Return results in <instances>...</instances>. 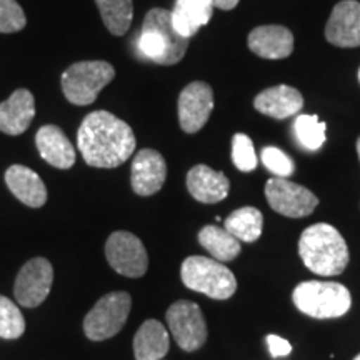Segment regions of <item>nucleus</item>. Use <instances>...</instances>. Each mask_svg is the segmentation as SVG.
<instances>
[{"instance_id": "27", "label": "nucleus", "mask_w": 360, "mask_h": 360, "mask_svg": "<svg viewBox=\"0 0 360 360\" xmlns=\"http://www.w3.org/2000/svg\"><path fill=\"white\" fill-rule=\"evenodd\" d=\"M25 332V321L20 309L7 297L0 295V337L19 339Z\"/></svg>"}, {"instance_id": "17", "label": "nucleus", "mask_w": 360, "mask_h": 360, "mask_svg": "<svg viewBox=\"0 0 360 360\" xmlns=\"http://www.w3.org/2000/svg\"><path fill=\"white\" fill-rule=\"evenodd\" d=\"M39 154L56 169H70L75 164V148L64 130L57 125H44L35 135Z\"/></svg>"}, {"instance_id": "15", "label": "nucleus", "mask_w": 360, "mask_h": 360, "mask_svg": "<svg viewBox=\"0 0 360 360\" xmlns=\"http://www.w3.org/2000/svg\"><path fill=\"white\" fill-rule=\"evenodd\" d=\"M249 49L269 60L285 58L294 52V35L283 25H260L249 34Z\"/></svg>"}, {"instance_id": "32", "label": "nucleus", "mask_w": 360, "mask_h": 360, "mask_svg": "<svg viewBox=\"0 0 360 360\" xmlns=\"http://www.w3.org/2000/svg\"><path fill=\"white\" fill-rule=\"evenodd\" d=\"M214 7L220 8V11H232L237 6L238 0H210Z\"/></svg>"}, {"instance_id": "12", "label": "nucleus", "mask_w": 360, "mask_h": 360, "mask_svg": "<svg viewBox=\"0 0 360 360\" xmlns=\"http://www.w3.org/2000/svg\"><path fill=\"white\" fill-rule=\"evenodd\" d=\"M214 110V90L205 82H192L180 92L179 122L184 132L195 134Z\"/></svg>"}, {"instance_id": "35", "label": "nucleus", "mask_w": 360, "mask_h": 360, "mask_svg": "<svg viewBox=\"0 0 360 360\" xmlns=\"http://www.w3.org/2000/svg\"><path fill=\"white\" fill-rule=\"evenodd\" d=\"M359 80H360V70H359Z\"/></svg>"}, {"instance_id": "18", "label": "nucleus", "mask_w": 360, "mask_h": 360, "mask_svg": "<svg viewBox=\"0 0 360 360\" xmlns=\"http://www.w3.org/2000/svg\"><path fill=\"white\" fill-rule=\"evenodd\" d=\"M254 107L260 114L282 120L299 114L304 107V97L299 90L289 85H276L260 92L255 97Z\"/></svg>"}, {"instance_id": "25", "label": "nucleus", "mask_w": 360, "mask_h": 360, "mask_svg": "<svg viewBox=\"0 0 360 360\" xmlns=\"http://www.w3.org/2000/svg\"><path fill=\"white\" fill-rule=\"evenodd\" d=\"M98 12L110 34L125 35L129 32L134 19V2L132 0H96Z\"/></svg>"}, {"instance_id": "28", "label": "nucleus", "mask_w": 360, "mask_h": 360, "mask_svg": "<svg viewBox=\"0 0 360 360\" xmlns=\"http://www.w3.org/2000/svg\"><path fill=\"white\" fill-rule=\"evenodd\" d=\"M232 160L233 165L242 172H252L257 167V154L250 137L245 134H236L232 139Z\"/></svg>"}, {"instance_id": "20", "label": "nucleus", "mask_w": 360, "mask_h": 360, "mask_svg": "<svg viewBox=\"0 0 360 360\" xmlns=\"http://www.w3.org/2000/svg\"><path fill=\"white\" fill-rule=\"evenodd\" d=\"M6 184L13 195L27 207L39 209L47 202V188H45L44 180L25 165L8 167L6 172Z\"/></svg>"}, {"instance_id": "2", "label": "nucleus", "mask_w": 360, "mask_h": 360, "mask_svg": "<svg viewBox=\"0 0 360 360\" xmlns=\"http://www.w3.org/2000/svg\"><path fill=\"white\" fill-rule=\"evenodd\" d=\"M299 255L310 272L322 277L340 276L349 264V247L335 227L314 224L299 240Z\"/></svg>"}, {"instance_id": "7", "label": "nucleus", "mask_w": 360, "mask_h": 360, "mask_svg": "<svg viewBox=\"0 0 360 360\" xmlns=\"http://www.w3.org/2000/svg\"><path fill=\"white\" fill-rule=\"evenodd\" d=\"M132 299L127 292L103 295L84 319V332L90 340H107L119 334L127 322Z\"/></svg>"}, {"instance_id": "6", "label": "nucleus", "mask_w": 360, "mask_h": 360, "mask_svg": "<svg viewBox=\"0 0 360 360\" xmlns=\"http://www.w3.org/2000/svg\"><path fill=\"white\" fill-rule=\"evenodd\" d=\"M114 77L115 70L109 62H77L62 74V90L67 101L74 105H90L96 102L101 90L109 85Z\"/></svg>"}, {"instance_id": "23", "label": "nucleus", "mask_w": 360, "mask_h": 360, "mask_svg": "<svg viewBox=\"0 0 360 360\" xmlns=\"http://www.w3.org/2000/svg\"><path fill=\"white\" fill-rule=\"evenodd\" d=\"M199 242L219 262H231L242 250L240 240L217 225H205L199 232Z\"/></svg>"}, {"instance_id": "4", "label": "nucleus", "mask_w": 360, "mask_h": 360, "mask_svg": "<svg viewBox=\"0 0 360 360\" xmlns=\"http://www.w3.org/2000/svg\"><path fill=\"white\" fill-rule=\"evenodd\" d=\"M295 307L314 319H337L349 312L352 299L347 287L337 282L307 281L292 294Z\"/></svg>"}, {"instance_id": "10", "label": "nucleus", "mask_w": 360, "mask_h": 360, "mask_svg": "<svg viewBox=\"0 0 360 360\" xmlns=\"http://www.w3.org/2000/svg\"><path fill=\"white\" fill-rule=\"evenodd\" d=\"M265 197H267L269 205L276 212L285 217L302 219L314 212L319 204V199L309 188L299 184L289 182L287 179L274 177L265 184Z\"/></svg>"}, {"instance_id": "8", "label": "nucleus", "mask_w": 360, "mask_h": 360, "mask_svg": "<svg viewBox=\"0 0 360 360\" xmlns=\"http://www.w3.org/2000/svg\"><path fill=\"white\" fill-rule=\"evenodd\" d=\"M165 321L179 347L186 352L200 349L207 340V323L199 305L191 300H179L165 314Z\"/></svg>"}, {"instance_id": "22", "label": "nucleus", "mask_w": 360, "mask_h": 360, "mask_svg": "<svg viewBox=\"0 0 360 360\" xmlns=\"http://www.w3.org/2000/svg\"><path fill=\"white\" fill-rule=\"evenodd\" d=\"M214 6L210 0H175L172 15L174 29L182 37L191 39L199 32L202 25L210 20Z\"/></svg>"}, {"instance_id": "16", "label": "nucleus", "mask_w": 360, "mask_h": 360, "mask_svg": "<svg viewBox=\"0 0 360 360\" xmlns=\"http://www.w3.org/2000/svg\"><path fill=\"white\" fill-rule=\"evenodd\" d=\"M35 117V98L27 89H19L0 103V132L20 135L30 127Z\"/></svg>"}, {"instance_id": "14", "label": "nucleus", "mask_w": 360, "mask_h": 360, "mask_svg": "<svg viewBox=\"0 0 360 360\" xmlns=\"http://www.w3.org/2000/svg\"><path fill=\"white\" fill-rule=\"evenodd\" d=\"M326 39L335 47H360V2L342 0L330 13Z\"/></svg>"}, {"instance_id": "21", "label": "nucleus", "mask_w": 360, "mask_h": 360, "mask_svg": "<svg viewBox=\"0 0 360 360\" xmlns=\"http://www.w3.org/2000/svg\"><path fill=\"white\" fill-rule=\"evenodd\" d=\"M170 339L167 328L155 319H148L134 337V355L137 360H162L167 355Z\"/></svg>"}, {"instance_id": "26", "label": "nucleus", "mask_w": 360, "mask_h": 360, "mask_svg": "<svg viewBox=\"0 0 360 360\" xmlns=\"http://www.w3.org/2000/svg\"><path fill=\"white\" fill-rule=\"evenodd\" d=\"M326 122L317 115H299L294 122V134L305 150H319L326 142Z\"/></svg>"}, {"instance_id": "9", "label": "nucleus", "mask_w": 360, "mask_h": 360, "mask_svg": "<svg viewBox=\"0 0 360 360\" xmlns=\"http://www.w3.org/2000/svg\"><path fill=\"white\" fill-rule=\"evenodd\" d=\"M105 257L117 274L125 277H142L147 272L148 257L142 240L134 233L119 231L107 238Z\"/></svg>"}, {"instance_id": "19", "label": "nucleus", "mask_w": 360, "mask_h": 360, "mask_svg": "<svg viewBox=\"0 0 360 360\" xmlns=\"http://www.w3.org/2000/svg\"><path fill=\"white\" fill-rule=\"evenodd\" d=\"M187 188L193 199L202 204H217L229 195L231 182L222 172L207 165H195L187 174Z\"/></svg>"}, {"instance_id": "11", "label": "nucleus", "mask_w": 360, "mask_h": 360, "mask_svg": "<svg viewBox=\"0 0 360 360\" xmlns=\"http://www.w3.org/2000/svg\"><path fill=\"white\" fill-rule=\"evenodd\" d=\"M53 269L52 264L44 257H35L29 260L15 278V294L17 302L22 307L34 309L47 299L49 292L52 289Z\"/></svg>"}, {"instance_id": "3", "label": "nucleus", "mask_w": 360, "mask_h": 360, "mask_svg": "<svg viewBox=\"0 0 360 360\" xmlns=\"http://www.w3.org/2000/svg\"><path fill=\"white\" fill-rule=\"evenodd\" d=\"M187 37L174 29L172 15L165 8H150L143 19L137 49L143 57L160 65H174L182 60L188 47Z\"/></svg>"}, {"instance_id": "13", "label": "nucleus", "mask_w": 360, "mask_h": 360, "mask_svg": "<svg viewBox=\"0 0 360 360\" xmlns=\"http://www.w3.org/2000/svg\"><path fill=\"white\" fill-rule=\"evenodd\" d=\"M167 179V164L154 148H142L134 157L130 169V184L137 195H154L164 187Z\"/></svg>"}, {"instance_id": "5", "label": "nucleus", "mask_w": 360, "mask_h": 360, "mask_svg": "<svg viewBox=\"0 0 360 360\" xmlns=\"http://www.w3.org/2000/svg\"><path fill=\"white\" fill-rule=\"evenodd\" d=\"M184 285L217 300L231 299L236 294L237 281L231 269L215 259L193 255L184 260L180 269Z\"/></svg>"}, {"instance_id": "30", "label": "nucleus", "mask_w": 360, "mask_h": 360, "mask_svg": "<svg viewBox=\"0 0 360 360\" xmlns=\"http://www.w3.org/2000/svg\"><path fill=\"white\" fill-rule=\"evenodd\" d=\"M262 162L276 177L287 179L295 170V165L290 157L277 147H265L262 150Z\"/></svg>"}, {"instance_id": "24", "label": "nucleus", "mask_w": 360, "mask_h": 360, "mask_svg": "<svg viewBox=\"0 0 360 360\" xmlns=\"http://www.w3.org/2000/svg\"><path fill=\"white\" fill-rule=\"evenodd\" d=\"M264 217L262 212L255 207H242L225 219L224 229L231 232L237 240L255 242L262 233Z\"/></svg>"}, {"instance_id": "1", "label": "nucleus", "mask_w": 360, "mask_h": 360, "mask_svg": "<svg viewBox=\"0 0 360 360\" xmlns=\"http://www.w3.org/2000/svg\"><path fill=\"white\" fill-rule=\"evenodd\" d=\"M77 146L85 164L97 169H114L125 164L135 150V135L129 124L107 110H97L84 119L77 132Z\"/></svg>"}, {"instance_id": "29", "label": "nucleus", "mask_w": 360, "mask_h": 360, "mask_svg": "<svg viewBox=\"0 0 360 360\" xmlns=\"http://www.w3.org/2000/svg\"><path fill=\"white\" fill-rule=\"evenodd\" d=\"M27 25L25 12L15 0H0V34L19 32Z\"/></svg>"}, {"instance_id": "33", "label": "nucleus", "mask_w": 360, "mask_h": 360, "mask_svg": "<svg viewBox=\"0 0 360 360\" xmlns=\"http://www.w3.org/2000/svg\"><path fill=\"white\" fill-rule=\"evenodd\" d=\"M357 154H359V159H360V137H359V141H357Z\"/></svg>"}, {"instance_id": "31", "label": "nucleus", "mask_w": 360, "mask_h": 360, "mask_svg": "<svg viewBox=\"0 0 360 360\" xmlns=\"http://www.w3.org/2000/svg\"><path fill=\"white\" fill-rule=\"evenodd\" d=\"M267 345H269V352L274 359L277 357H285L292 352V345L289 340L282 339V337L270 334L267 335Z\"/></svg>"}, {"instance_id": "34", "label": "nucleus", "mask_w": 360, "mask_h": 360, "mask_svg": "<svg viewBox=\"0 0 360 360\" xmlns=\"http://www.w3.org/2000/svg\"><path fill=\"white\" fill-rule=\"evenodd\" d=\"M354 360H360V354H359V355H357V357H355Z\"/></svg>"}]
</instances>
